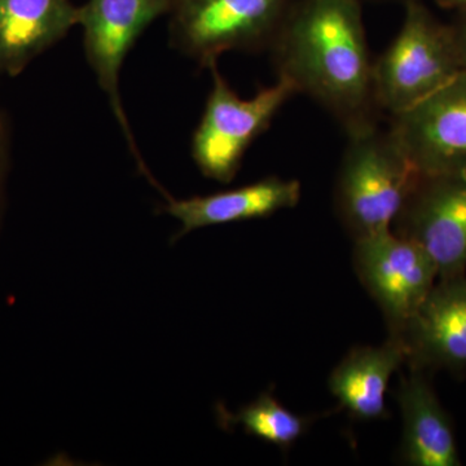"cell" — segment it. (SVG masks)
I'll use <instances>...</instances> for the list:
<instances>
[{
    "mask_svg": "<svg viewBox=\"0 0 466 466\" xmlns=\"http://www.w3.org/2000/svg\"><path fill=\"white\" fill-rule=\"evenodd\" d=\"M363 0L294 2L269 50L278 76L317 101L346 134L377 125Z\"/></svg>",
    "mask_w": 466,
    "mask_h": 466,
    "instance_id": "6da1fadb",
    "label": "cell"
},
{
    "mask_svg": "<svg viewBox=\"0 0 466 466\" xmlns=\"http://www.w3.org/2000/svg\"><path fill=\"white\" fill-rule=\"evenodd\" d=\"M337 177V213L354 240L390 231L421 174L390 130L379 125L348 135Z\"/></svg>",
    "mask_w": 466,
    "mask_h": 466,
    "instance_id": "7a4b0ae2",
    "label": "cell"
},
{
    "mask_svg": "<svg viewBox=\"0 0 466 466\" xmlns=\"http://www.w3.org/2000/svg\"><path fill=\"white\" fill-rule=\"evenodd\" d=\"M208 69L213 87L193 134L192 158L205 177L228 184L240 170L245 153L254 140L265 133L279 110L299 92L288 79L278 76L275 85L244 99L220 75L217 63Z\"/></svg>",
    "mask_w": 466,
    "mask_h": 466,
    "instance_id": "3957f363",
    "label": "cell"
},
{
    "mask_svg": "<svg viewBox=\"0 0 466 466\" xmlns=\"http://www.w3.org/2000/svg\"><path fill=\"white\" fill-rule=\"evenodd\" d=\"M294 0H173L170 42L208 67L225 52L271 48Z\"/></svg>",
    "mask_w": 466,
    "mask_h": 466,
    "instance_id": "277c9868",
    "label": "cell"
},
{
    "mask_svg": "<svg viewBox=\"0 0 466 466\" xmlns=\"http://www.w3.org/2000/svg\"><path fill=\"white\" fill-rule=\"evenodd\" d=\"M462 69L453 34L437 25L421 5L408 2L400 33L373 63L377 106L398 115Z\"/></svg>",
    "mask_w": 466,
    "mask_h": 466,
    "instance_id": "5b68a950",
    "label": "cell"
},
{
    "mask_svg": "<svg viewBox=\"0 0 466 466\" xmlns=\"http://www.w3.org/2000/svg\"><path fill=\"white\" fill-rule=\"evenodd\" d=\"M354 242L358 278L381 309L389 336H398L433 290L437 266L419 244L392 229Z\"/></svg>",
    "mask_w": 466,
    "mask_h": 466,
    "instance_id": "8992f818",
    "label": "cell"
},
{
    "mask_svg": "<svg viewBox=\"0 0 466 466\" xmlns=\"http://www.w3.org/2000/svg\"><path fill=\"white\" fill-rule=\"evenodd\" d=\"M389 130L422 177H466V69L391 116Z\"/></svg>",
    "mask_w": 466,
    "mask_h": 466,
    "instance_id": "52a82bcc",
    "label": "cell"
},
{
    "mask_svg": "<svg viewBox=\"0 0 466 466\" xmlns=\"http://www.w3.org/2000/svg\"><path fill=\"white\" fill-rule=\"evenodd\" d=\"M171 5L173 0H87L79 7L78 25L84 29L86 58L101 90L109 97L140 167L143 161L126 118L119 76L135 43L156 20L170 14Z\"/></svg>",
    "mask_w": 466,
    "mask_h": 466,
    "instance_id": "ba28073f",
    "label": "cell"
},
{
    "mask_svg": "<svg viewBox=\"0 0 466 466\" xmlns=\"http://www.w3.org/2000/svg\"><path fill=\"white\" fill-rule=\"evenodd\" d=\"M392 231L429 254L441 279L466 266V177H422L395 219Z\"/></svg>",
    "mask_w": 466,
    "mask_h": 466,
    "instance_id": "9c48e42d",
    "label": "cell"
},
{
    "mask_svg": "<svg viewBox=\"0 0 466 466\" xmlns=\"http://www.w3.org/2000/svg\"><path fill=\"white\" fill-rule=\"evenodd\" d=\"M397 337L412 368L466 364V280L460 276L435 285L415 317Z\"/></svg>",
    "mask_w": 466,
    "mask_h": 466,
    "instance_id": "30bf717a",
    "label": "cell"
},
{
    "mask_svg": "<svg viewBox=\"0 0 466 466\" xmlns=\"http://www.w3.org/2000/svg\"><path fill=\"white\" fill-rule=\"evenodd\" d=\"M302 196V186L296 179L267 177L257 182L208 196L175 200L167 195L168 216L179 220L180 231L174 240L205 227L229 225L244 220L274 216L296 208Z\"/></svg>",
    "mask_w": 466,
    "mask_h": 466,
    "instance_id": "8fae6325",
    "label": "cell"
},
{
    "mask_svg": "<svg viewBox=\"0 0 466 466\" xmlns=\"http://www.w3.org/2000/svg\"><path fill=\"white\" fill-rule=\"evenodd\" d=\"M70 0H0V76H16L78 25Z\"/></svg>",
    "mask_w": 466,
    "mask_h": 466,
    "instance_id": "7c38bea8",
    "label": "cell"
},
{
    "mask_svg": "<svg viewBox=\"0 0 466 466\" xmlns=\"http://www.w3.org/2000/svg\"><path fill=\"white\" fill-rule=\"evenodd\" d=\"M407 361L397 337L381 346H359L337 364L329 377V390L342 410L359 421L388 417L386 391L395 370Z\"/></svg>",
    "mask_w": 466,
    "mask_h": 466,
    "instance_id": "4fadbf2b",
    "label": "cell"
},
{
    "mask_svg": "<svg viewBox=\"0 0 466 466\" xmlns=\"http://www.w3.org/2000/svg\"><path fill=\"white\" fill-rule=\"evenodd\" d=\"M398 403L403 416L401 458L415 466H458V447L449 417L420 370L400 380Z\"/></svg>",
    "mask_w": 466,
    "mask_h": 466,
    "instance_id": "5bb4252c",
    "label": "cell"
},
{
    "mask_svg": "<svg viewBox=\"0 0 466 466\" xmlns=\"http://www.w3.org/2000/svg\"><path fill=\"white\" fill-rule=\"evenodd\" d=\"M315 417L299 416L284 407L271 391H265L256 400L241 407L238 412L219 410L223 428L240 426L251 437L274 444L284 451L294 446L308 433Z\"/></svg>",
    "mask_w": 466,
    "mask_h": 466,
    "instance_id": "9a60e30c",
    "label": "cell"
},
{
    "mask_svg": "<svg viewBox=\"0 0 466 466\" xmlns=\"http://www.w3.org/2000/svg\"><path fill=\"white\" fill-rule=\"evenodd\" d=\"M8 127L5 116L0 115V193H2L3 179H5V165L8 153Z\"/></svg>",
    "mask_w": 466,
    "mask_h": 466,
    "instance_id": "2e32d148",
    "label": "cell"
},
{
    "mask_svg": "<svg viewBox=\"0 0 466 466\" xmlns=\"http://www.w3.org/2000/svg\"><path fill=\"white\" fill-rule=\"evenodd\" d=\"M455 36L456 46H458L460 60H461L462 67L466 69V21L462 25L459 34H453Z\"/></svg>",
    "mask_w": 466,
    "mask_h": 466,
    "instance_id": "e0dca14e",
    "label": "cell"
},
{
    "mask_svg": "<svg viewBox=\"0 0 466 466\" xmlns=\"http://www.w3.org/2000/svg\"><path fill=\"white\" fill-rule=\"evenodd\" d=\"M438 2L447 7H466V0H438Z\"/></svg>",
    "mask_w": 466,
    "mask_h": 466,
    "instance_id": "ac0fdd59",
    "label": "cell"
}]
</instances>
